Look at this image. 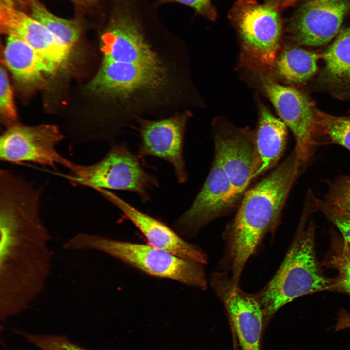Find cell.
<instances>
[{
	"label": "cell",
	"mask_w": 350,
	"mask_h": 350,
	"mask_svg": "<svg viewBox=\"0 0 350 350\" xmlns=\"http://www.w3.org/2000/svg\"><path fill=\"white\" fill-rule=\"evenodd\" d=\"M41 189L20 175L0 180L1 319L26 309L50 272V239L40 216Z\"/></svg>",
	"instance_id": "1"
},
{
	"label": "cell",
	"mask_w": 350,
	"mask_h": 350,
	"mask_svg": "<svg viewBox=\"0 0 350 350\" xmlns=\"http://www.w3.org/2000/svg\"><path fill=\"white\" fill-rule=\"evenodd\" d=\"M168 56L103 60L88 89L111 101L121 117H136L170 105L183 97L184 85L183 70Z\"/></svg>",
	"instance_id": "2"
},
{
	"label": "cell",
	"mask_w": 350,
	"mask_h": 350,
	"mask_svg": "<svg viewBox=\"0 0 350 350\" xmlns=\"http://www.w3.org/2000/svg\"><path fill=\"white\" fill-rule=\"evenodd\" d=\"M303 166L294 149L268 175L244 193L234 218L224 232V261L236 284H239L245 265L263 238L277 227Z\"/></svg>",
	"instance_id": "3"
},
{
	"label": "cell",
	"mask_w": 350,
	"mask_h": 350,
	"mask_svg": "<svg viewBox=\"0 0 350 350\" xmlns=\"http://www.w3.org/2000/svg\"><path fill=\"white\" fill-rule=\"evenodd\" d=\"M310 210L303 213L293 242L281 265L269 282L254 294L264 316H272L281 307L307 294L332 291L333 278L325 276L315 249V225L305 226Z\"/></svg>",
	"instance_id": "4"
},
{
	"label": "cell",
	"mask_w": 350,
	"mask_h": 350,
	"mask_svg": "<svg viewBox=\"0 0 350 350\" xmlns=\"http://www.w3.org/2000/svg\"><path fill=\"white\" fill-rule=\"evenodd\" d=\"M63 247L69 250L100 251L147 274L173 280L201 290L207 288L202 264L150 245L79 233L67 241Z\"/></svg>",
	"instance_id": "5"
},
{
	"label": "cell",
	"mask_w": 350,
	"mask_h": 350,
	"mask_svg": "<svg viewBox=\"0 0 350 350\" xmlns=\"http://www.w3.org/2000/svg\"><path fill=\"white\" fill-rule=\"evenodd\" d=\"M140 158L125 144H113L95 163H74L65 178L75 186L131 192L147 202L150 198L149 191L158 186V181L144 169Z\"/></svg>",
	"instance_id": "6"
},
{
	"label": "cell",
	"mask_w": 350,
	"mask_h": 350,
	"mask_svg": "<svg viewBox=\"0 0 350 350\" xmlns=\"http://www.w3.org/2000/svg\"><path fill=\"white\" fill-rule=\"evenodd\" d=\"M281 11L265 0H238L228 14L245 49L265 66L276 60L282 33Z\"/></svg>",
	"instance_id": "7"
},
{
	"label": "cell",
	"mask_w": 350,
	"mask_h": 350,
	"mask_svg": "<svg viewBox=\"0 0 350 350\" xmlns=\"http://www.w3.org/2000/svg\"><path fill=\"white\" fill-rule=\"evenodd\" d=\"M64 136L52 124L26 126L16 124L7 128L0 138V159L15 164L28 162L55 168L60 165L70 170L74 163L56 149Z\"/></svg>",
	"instance_id": "8"
},
{
	"label": "cell",
	"mask_w": 350,
	"mask_h": 350,
	"mask_svg": "<svg viewBox=\"0 0 350 350\" xmlns=\"http://www.w3.org/2000/svg\"><path fill=\"white\" fill-rule=\"evenodd\" d=\"M242 197L235 193L226 173L214 158L202 188L175 227L185 235H194L208 223L230 213Z\"/></svg>",
	"instance_id": "9"
},
{
	"label": "cell",
	"mask_w": 350,
	"mask_h": 350,
	"mask_svg": "<svg viewBox=\"0 0 350 350\" xmlns=\"http://www.w3.org/2000/svg\"><path fill=\"white\" fill-rule=\"evenodd\" d=\"M211 284L227 310L241 350H261L264 317L255 294L242 290L226 272L214 273Z\"/></svg>",
	"instance_id": "10"
},
{
	"label": "cell",
	"mask_w": 350,
	"mask_h": 350,
	"mask_svg": "<svg viewBox=\"0 0 350 350\" xmlns=\"http://www.w3.org/2000/svg\"><path fill=\"white\" fill-rule=\"evenodd\" d=\"M189 117L187 111L176 112L170 116L156 120L141 119L139 133L140 157H155L172 165L179 183L188 179L184 158L186 126Z\"/></svg>",
	"instance_id": "11"
},
{
	"label": "cell",
	"mask_w": 350,
	"mask_h": 350,
	"mask_svg": "<svg viewBox=\"0 0 350 350\" xmlns=\"http://www.w3.org/2000/svg\"><path fill=\"white\" fill-rule=\"evenodd\" d=\"M264 87L280 119L293 133L294 150L304 165L316 146L315 109L307 97L297 89L272 81L266 82Z\"/></svg>",
	"instance_id": "12"
},
{
	"label": "cell",
	"mask_w": 350,
	"mask_h": 350,
	"mask_svg": "<svg viewBox=\"0 0 350 350\" xmlns=\"http://www.w3.org/2000/svg\"><path fill=\"white\" fill-rule=\"evenodd\" d=\"M213 128L214 158L226 173L235 193L243 196L251 181L254 132L223 122L215 123Z\"/></svg>",
	"instance_id": "13"
},
{
	"label": "cell",
	"mask_w": 350,
	"mask_h": 350,
	"mask_svg": "<svg viewBox=\"0 0 350 350\" xmlns=\"http://www.w3.org/2000/svg\"><path fill=\"white\" fill-rule=\"evenodd\" d=\"M350 11V0H309L290 18L288 29L301 45H325L338 33Z\"/></svg>",
	"instance_id": "14"
},
{
	"label": "cell",
	"mask_w": 350,
	"mask_h": 350,
	"mask_svg": "<svg viewBox=\"0 0 350 350\" xmlns=\"http://www.w3.org/2000/svg\"><path fill=\"white\" fill-rule=\"evenodd\" d=\"M96 191L139 229L150 245L187 260L202 265L207 263V256L201 248L182 239L162 221L138 210L107 190Z\"/></svg>",
	"instance_id": "15"
},
{
	"label": "cell",
	"mask_w": 350,
	"mask_h": 350,
	"mask_svg": "<svg viewBox=\"0 0 350 350\" xmlns=\"http://www.w3.org/2000/svg\"><path fill=\"white\" fill-rule=\"evenodd\" d=\"M0 29L1 33L25 41L57 69L69 58L71 50L45 26L14 5L0 4Z\"/></svg>",
	"instance_id": "16"
},
{
	"label": "cell",
	"mask_w": 350,
	"mask_h": 350,
	"mask_svg": "<svg viewBox=\"0 0 350 350\" xmlns=\"http://www.w3.org/2000/svg\"><path fill=\"white\" fill-rule=\"evenodd\" d=\"M287 135L285 123L262 107L254 132L255 153L251 180L276 166L284 151Z\"/></svg>",
	"instance_id": "17"
},
{
	"label": "cell",
	"mask_w": 350,
	"mask_h": 350,
	"mask_svg": "<svg viewBox=\"0 0 350 350\" xmlns=\"http://www.w3.org/2000/svg\"><path fill=\"white\" fill-rule=\"evenodd\" d=\"M4 55L15 79L24 85H39L43 81V74H52L57 69L27 43L14 36H8Z\"/></svg>",
	"instance_id": "18"
},
{
	"label": "cell",
	"mask_w": 350,
	"mask_h": 350,
	"mask_svg": "<svg viewBox=\"0 0 350 350\" xmlns=\"http://www.w3.org/2000/svg\"><path fill=\"white\" fill-rule=\"evenodd\" d=\"M324 80L343 89H350V26L342 31L323 54Z\"/></svg>",
	"instance_id": "19"
},
{
	"label": "cell",
	"mask_w": 350,
	"mask_h": 350,
	"mask_svg": "<svg viewBox=\"0 0 350 350\" xmlns=\"http://www.w3.org/2000/svg\"><path fill=\"white\" fill-rule=\"evenodd\" d=\"M319 57L314 52L299 47H290L275 60V70L280 77L288 82L304 83L316 72Z\"/></svg>",
	"instance_id": "20"
},
{
	"label": "cell",
	"mask_w": 350,
	"mask_h": 350,
	"mask_svg": "<svg viewBox=\"0 0 350 350\" xmlns=\"http://www.w3.org/2000/svg\"><path fill=\"white\" fill-rule=\"evenodd\" d=\"M30 16L45 26L70 50L79 40L82 29L76 20L60 18L48 10L38 0H28Z\"/></svg>",
	"instance_id": "21"
},
{
	"label": "cell",
	"mask_w": 350,
	"mask_h": 350,
	"mask_svg": "<svg viewBox=\"0 0 350 350\" xmlns=\"http://www.w3.org/2000/svg\"><path fill=\"white\" fill-rule=\"evenodd\" d=\"M316 145L336 144L350 151V116H336L315 109Z\"/></svg>",
	"instance_id": "22"
},
{
	"label": "cell",
	"mask_w": 350,
	"mask_h": 350,
	"mask_svg": "<svg viewBox=\"0 0 350 350\" xmlns=\"http://www.w3.org/2000/svg\"><path fill=\"white\" fill-rule=\"evenodd\" d=\"M323 265L337 272L332 291L350 295V243L334 235Z\"/></svg>",
	"instance_id": "23"
},
{
	"label": "cell",
	"mask_w": 350,
	"mask_h": 350,
	"mask_svg": "<svg viewBox=\"0 0 350 350\" xmlns=\"http://www.w3.org/2000/svg\"><path fill=\"white\" fill-rule=\"evenodd\" d=\"M311 197L314 211L323 213L337 228L342 237L350 243V212L330 206L323 200L316 197L312 192Z\"/></svg>",
	"instance_id": "24"
},
{
	"label": "cell",
	"mask_w": 350,
	"mask_h": 350,
	"mask_svg": "<svg viewBox=\"0 0 350 350\" xmlns=\"http://www.w3.org/2000/svg\"><path fill=\"white\" fill-rule=\"evenodd\" d=\"M328 183L323 200L331 206L350 212V175L341 176Z\"/></svg>",
	"instance_id": "25"
},
{
	"label": "cell",
	"mask_w": 350,
	"mask_h": 350,
	"mask_svg": "<svg viewBox=\"0 0 350 350\" xmlns=\"http://www.w3.org/2000/svg\"><path fill=\"white\" fill-rule=\"evenodd\" d=\"M13 93L7 71L1 65L0 69V113L8 127L17 123L18 116Z\"/></svg>",
	"instance_id": "26"
},
{
	"label": "cell",
	"mask_w": 350,
	"mask_h": 350,
	"mask_svg": "<svg viewBox=\"0 0 350 350\" xmlns=\"http://www.w3.org/2000/svg\"><path fill=\"white\" fill-rule=\"evenodd\" d=\"M26 338L41 350H88L69 341L66 337L23 333Z\"/></svg>",
	"instance_id": "27"
},
{
	"label": "cell",
	"mask_w": 350,
	"mask_h": 350,
	"mask_svg": "<svg viewBox=\"0 0 350 350\" xmlns=\"http://www.w3.org/2000/svg\"><path fill=\"white\" fill-rule=\"evenodd\" d=\"M173 2L190 6L210 20L214 21L217 18V11L211 0H158V4Z\"/></svg>",
	"instance_id": "28"
},
{
	"label": "cell",
	"mask_w": 350,
	"mask_h": 350,
	"mask_svg": "<svg viewBox=\"0 0 350 350\" xmlns=\"http://www.w3.org/2000/svg\"><path fill=\"white\" fill-rule=\"evenodd\" d=\"M348 328H350V314L342 310L340 312L335 330L338 331Z\"/></svg>",
	"instance_id": "29"
},
{
	"label": "cell",
	"mask_w": 350,
	"mask_h": 350,
	"mask_svg": "<svg viewBox=\"0 0 350 350\" xmlns=\"http://www.w3.org/2000/svg\"><path fill=\"white\" fill-rule=\"evenodd\" d=\"M277 7L279 10H282L293 6L299 0H265Z\"/></svg>",
	"instance_id": "30"
},
{
	"label": "cell",
	"mask_w": 350,
	"mask_h": 350,
	"mask_svg": "<svg viewBox=\"0 0 350 350\" xmlns=\"http://www.w3.org/2000/svg\"><path fill=\"white\" fill-rule=\"evenodd\" d=\"M73 2L80 4H87L92 3L97 0H70Z\"/></svg>",
	"instance_id": "31"
},
{
	"label": "cell",
	"mask_w": 350,
	"mask_h": 350,
	"mask_svg": "<svg viewBox=\"0 0 350 350\" xmlns=\"http://www.w3.org/2000/svg\"><path fill=\"white\" fill-rule=\"evenodd\" d=\"M0 4L14 5L13 0H0Z\"/></svg>",
	"instance_id": "32"
},
{
	"label": "cell",
	"mask_w": 350,
	"mask_h": 350,
	"mask_svg": "<svg viewBox=\"0 0 350 350\" xmlns=\"http://www.w3.org/2000/svg\"><path fill=\"white\" fill-rule=\"evenodd\" d=\"M234 346H235V347H235L234 350H238V347H235L236 346H235V343H234Z\"/></svg>",
	"instance_id": "33"
}]
</instances>
